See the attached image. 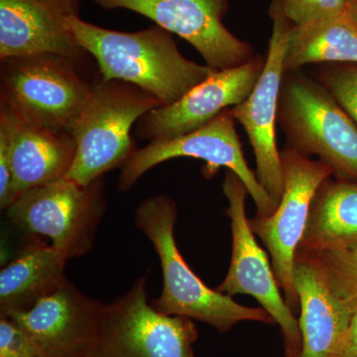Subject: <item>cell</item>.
Here are the masks:
<instances>
[{
	"label": "cell",
	"instance_id": "e0dca14e",
	"mask_svg": "<svg viewBox=\"0 0 357 357\" xmlns=\"http://www.w3.org/2000/svg\"><path fill=\"white\" fill-rule=\"evenodd\" d=\"M0 135L6 138L16 198L32 188L65 178L76 155L70 133L26 121L0 105Z\"/></svg>",
	"mask_w": 357,
	"mask_h": 357
},
{
	"label": "cell",
	"instance_id": "8fae6325",
	"mask_svg": "<svg viewBox=\"0 0 357 357\" xmlns=\"http://www.w3.org/2000/svg\"><path fill=\"white\" fill-rule=\"evenodd\" d=\"M269 14L273 27L264 69L252 93L230 112L248 134L255 155L256 176L277 208L283 196L284 174L277 147L276 121L285 75L284 58L292 24L284 16L277 0H272Z\"/></svg>",
	"mask_w": 357,
	"mask_h": 357
},
{
	"label": "cell",
	"instance_id": "7a4b0ae2",
	"mask_svg": "<svg viewBox=\"0 0 357 357\" xmlns=\"http://www.w3.org/2000/svg\"><path fill=\"white\" fill-rule=\"evenodd\" d=\"M177 204L166 195L143 199L135 213L136 227L149 239L158 255L163 288L150 302L157 311L202 321L220 333L241 321L275 325L263 307L238 304L234 298L211 289L188 265L175 239Z\"/></svg>",
	"mask_w": 357,
	"mask_h": 357
},
{
	"label": "cell",
	"instance_id": "44dd1931",
	"mask_svg": "<svg viewBox=\"0 0 357 357\" xmlns=\"http://www.w3.org/2000/svg\"><path fill=\"white\" fill-rule=\"evenodd\" d=\"M307 253V252H306ZM325 270L333 287L352 306H357V248L311 253Z\"/></svg>",
	"mask_w": 357,
	"mask_h": 357
},
{
	"label": "cell",
	"instance_id": "7c38bea8",
	"mask_svg": "<svg viewBox=\"0 0 357 357\" xmlns=\"http://www.w3.org/2000/svg\"><path fill=\"white\" fill-rule=\"evenodd\" d=\"M105 9L124 8L153 20L177 34L201 54L215 70L249 62L255 50L223 25L229 0H91Z\"/></svg>",
	"mask_w": 357,
	"mask_h": 357
},
{
	"label": "cell",
	"instance_id": "5bb4252c",
	"mask_svg": "<svg viewBox=\"0 0 357 357\" xmlns=\"http://www.w3.org/2000/svg\"><path fill=\"white\" fill-rule=\"evenodd\" d=\"M105 307V303L84 295L68 279L31 309L7 317L45 357H93Z\"/></svg>",
	"mask_w": 357,
	"mask_h": 357
},
{
	"label": "cell",
	"instance_id": "5b68a950",
	"mask_svg": "<svg viewBox=\"0 0 357 357\" xmlns=\"http://www.w3.org/2000/svg\"><path fill=\"white\" fill-rule=\"evenodd\" d=\"M107 208L103 177L89 185L63 178L23 192L6 211L15 227L48 237L70 261L93 248Z\"/></svg>",
	"mask_w": 357,
	"mask_h": 357
},
{
	"label": "cell",
	"instance_id": "2e32d148",
	"mask_svg": "<svg viewBox=\"0 0 357 357\" xmlns=\"http://www.w3.org/2000/svg\"><path fill=\"white\" fill-rule=\"evenodd\" d=\"M294 281L299 297L298 321L303 338L299 357H335L349 332L356 307L333 287L311 253L298 251Z\"/></svg>",
	"mask_w": 357,
	"mask_h": 357
},
{
	"label": "cell",
	"instance_id": "277c9868",
	"mask_svg": "<svg viewBox=\"0 0 357 357\" xmlns=\"http://www.w3.org/2000/svg\"><path fill=\"white\" fill-rule=\"evenodd\" d=\"M277 121L287 147L316 155L337 180L357 182V126L318 79L285 73Z\"/></svg>",
	"mask_w": 357,
	"mask_h": 357
},
{
	"label": "cell",
	"instance_id": "30bf717a",
	"mask_svg": "<svg viewBox=\"0 0 357 357\" xmlns=\"http://www.w3.org/2000/svg\"><path fill=\"white\" fill-rule=\"evenodd\" d=\"M234 121L230 109H227L192 132L170 139L150 141L146 146L136 150L122 166L117 189L128 192L154 167L168 160L187 157L206 162L204 174L210 177L222 167L236 173L255 201L256 215H271L276 206L260 184L256 172L249 168Z\"/></svg>",
	"mask_w": 357,
	"mask_h": 357
},
{
	"label": "cell",
	"instance_id": "7402d4cb",
	"mask_svg": "<svg viewBox=\"0 0 357 357\" xmlns=\"http://www.w3.org/2000/svg\"><path fill=\"white\" fill-rule=\"evenodd\" d=\"M317 79L357 126V64H325L319 69Z\"/></svg>",
	"mask_w": 357,
	"mask_h": 357
},
{
	"label": "cell",
	"instance_id": "cb8c5ba5",
	"mask_svg": "<svg viewBox=\"0 0 357 357\" xmlns=\"http://www.w3.org/2000/svg\"><path fill=\"white\" fill-rule=\"evenodd\" d=\"M0 357H45L15 323L0 316Z\"/></svg>",
	"mask_w": 357,
	"mask_h": 357
},
{
	"label": "cell",
	"instance_id": "ac0fdd59",
	"mask_svg": "<svg viewBox=\"0 0 357 357\" xmlns=\"http://www.w3.org/2000/svg\"><path fill=\"white\" fill-rule=\"evenodd\" d=\"M69 260L52 245L28 246L0 271V316L27 311L68 280Z\"/></svg>",
	"mask_w": 357,
	"mask_h": 357
},
{
	"label": "cell",
	"instance_id": "d4e9b609",
	"mask_svg": "<svg viewBox=\"0 0 357 357\" xmlns=\"http://www.w3.org/2000/svg\"><path fill=\"white\" fill-rule=\"evenodd\" d=\"M335 357H357V306L347 337Z\"/></svg>",
	"mask_w": 357,
	"mask_h": 357
},
{
	"label": "cell",
	"instance_id": "484cf974",
	"mask_svg": "<svg viewBox=\"0 0 357 357\" xmlns=\"http://www.w3.org/2000/svg\"><path fill=\"white\" fill-rule=\"evenodd\" d=\"M347 13L357 24V0H349L347 2Z\"/></svg>",
	"mask_w": 357,
	"mask_h": 357
},
{
	"label": "cell",
	"instance_id": "52a82bcc",
	"mask_svg": "<svg viewBox=\"0 0 357 357\" xmlns=\"http://www.w3.org/2000/svg\"><path fill=\"white\" fill-rule=\"evenodd\" d=\"M148 276L105 304L93 357H195L194 321L157 311L148 302Z\"/></svg>",
	"mask_w": 357,
	"mask_h": 357
},
{
	"label": "cell",
	"instance_id": "603a6c76",
	"mask_svg": "<svg viewBox=\"0 0 357 357\" xmlns=\"http://www.w3.org/2000/svg\"><path fill=\"white\" fill-rule=\"evenodd\" d=\"M282 13L293 26L331 20L347 10L349 0H277Z\"/></svg>",
	"mask_w": 357,
	"mask_h": 357
},
{
	"label": "cell",
	"instance_id": "8992f818",
	"mask_svg": "<svg viewBox=\"0 0 357 357\" xmlns=\"http://www.w3.org/2000/svg\"><path fill=\"white\" fill-rule=\"evenodd\" d=\"M74 63L56 54L1 60L0 105L26 121L70 134L91 91Z\"/></svg>",
	"mask_w": 357,
	"mask_h": 357
},
{
	"label": "cell",
	"instance_id": "ffe728a7",
	"mask_svg": "<svg viewBox=\"0 0 357 357\" xmlns=\"http://www.w3.org/2000/svg\"><path fill=\"white\" fill-rule=\"evenodd\" d=\"M321 63L357 64V24L347 10L331 20L291 25L284 58L285 73Z\"/></svg>",
	"mask_w": 357,
	"mask_h": 357
},
{
	"label": "cell",
	"instance_id": "9c48e42d",
	"mask_svg": "<svg viewBox=\"0 0 357 357\" xmlns=\"http://www.w3.org/2000/svg\"><path fill=\"white\" fill-rule=\"evenodd\" d=\"M284 192L271 215L249 220L251 229L261 239L271 256L279 287L294 314L300 310L294 281V266L306 229L312 198L319 185L333 176V169L321 160H312L286 147L280 152Z\"/></svg>",
	"mask_w": 357,
	"mask_h": 357
},
{
	"label": "cell",
	"instance_id": "6da1fadb",
	"mask_svg": "<svg viewBox=\"0 0 357 357\" xmlns=\"http://www.w3.org/2000/svg\"><path fill=\"white\" fill-rule=\"evenodd\" d=\"M77 43L98 62L105 79L134 84L155 96L162 107L172 105L213 74L206 65L188 60L170 32L153 26L137 32H119L70 16Z\"/></svg>",
	"mask_w": 357,
	"mask_h": 357
},
{
	"label": "cell",
	"instance_id": "d6986e66",
	"mask_svg": "<svg viewBox=\"0 0 357 357\" xmlns=\"http://www.w3.org/2000/svg\"><path fill=\"white\" fill-rule=\"evenodd\" d=\"M357 248V182L328 178L312 198L298 251Z\"/></svg>",
	"mask_w": 357,
	"mask_h": 357
},
{
	"label": "cell",
	"instance_id": "4fadbf2b",
	"mask_svg": "<svg viewBox=\"0 0 357 357\" xmlns=\"http://www.w3.org/2000/svg\"><path fill=\"white\" fill-rule=\"evenodd\" d=\"M265 63L266 60L257 55L238 67L213 70L177 102L157 107L141 117L136 123V135L149 141L170 139L202 128L248 98Z\"/></svg>",
	"mask_w": 357,
	"mask_h": 357
},
{
	"label": "cell",
	"instance_id": "ba28073f",
	"mask_svg": "<svg viewBox=\"0 0 357 357\" xmlns=\"http://www.w3.org/2000/svg\"><path fill=\"white\" fill-rule=\"evenodd\" d=\"M222 191L229 202L225 211L231 225L232 252L227 276L215 289L230 297L249 295L257 300L280 326L285 357H299L303 349L299 321L282 297L272 264L249 225L245 213L248 189L236 173L227 170Z\"/></svg>",
	"mask_w": 357,
	"mask_h": 357
},
{
	"label": "cell",
	"instance_id": "9a60e30c",
	"mask_svg": "<svg viewBox=\"0 0 357 357\" xmlns=\"http://www.w3.org/2000/svg\"><path fill=\"white\" fill-rule=\"evenodd\" d=\"M79 9V0H0V59L56 54L76 62L86 52L69 23Z\"/></svg>",
	"mask_w": 357,
	"mask_h": 357
},
{
	"label": "cell",
	"instance_id": "3957f363",
	"mask_svg": "<svg viewBox=\"0 0 357 357\" xmlns=\"http://www.w3.org/2000/svg\"><path fill=\"white\" fill-rule=\"evenodd\" d=\"M162 103L134 84L102 79L91 84L88 100L70 135L76 155L66 178L89 185L123 166L136 151L131 129Z\"/></svg>",
	"mask_w": 357,
	"mask_h": 357
}]
</instances>
